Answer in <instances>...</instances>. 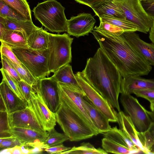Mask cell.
I'll list each match as a JSON object with an SVG mask.
<instances>
[{"label":"cell","instance_id":"6da1fadb","mask_svg":"<svg viewBox=\"0 0 154 154\" xmlns=\"http://www.w3.org/2000/svg\"><path fill=\"white\" fill-rule=\"evenodd\" d=\"M82 72L87 81L114 109L121 111L118 99L122 77L100 47L93 57L88 59Z\"/></svg>","mask_w":154,"mask_h":154},{"label":"cell","instance_id":"7a4b0ae2","mask_svg":"<svg viewBox=\"0 0 154 154\" xmlns=\"http://www.w3.org/2000/svg\"><path fill=\"white\" fill-rule=\"evenodd\" d=\"M92 32L100 48L116 67L122 77L148 75L152 70V66L122 35L110 39L95 31Z\"/></svg>","mask_w":154,"mask_h":154},{"label":"cell","instance_id":"3957f363","mask_svg":"<svg viewBox=\"0 0 154 154\" xmlns=\"http://www.w3.org/2000/svg\"><path fill=\"white\" fill-rule=\"evenodd\" d=\"M55 113L57 122L71 141L77 142L99 134L76 111L61 100Z\"/></svg>","mask_w":154,"mask_h":154},{"label":"cell","instance_id":"277c9868","mask_svg":"<svg viewBox=\"0 0 154 154\" xmlns=\"http://www.w3.org/2000/svg\"><path fill=\"white\" fill-rule=\"evenodd\" d=\"M65 10L57 1L47 0L38 3L32 11L36 19L48 30L60 33L67 30Z\"/></svg>","mask_w":154,"mask_h":154},{"label":"cell","instance_id":"5b68a950","mask_svg":"<svg viewBox=\"0 0 154 154\" xmlns=\"http://www.w3.org/2000/svg\"><path fill=\"white\" fill-rule=\"evenodd\" d=\"M73 38L67 33H49L48 45V67L54 73L72 61L71 45Z\"/></svg>","mask_w":154,"mask_h":154},{"label":"cell","instance_id":"8992f818","mask_svg":"<svg viewBox=\"0 0 154 154\" xmlns=\"http://www.w3.org/2000/svg\"><path fill=\"white\" fill-rule=\"evenodd\" d=\"M12 50L21 63L38 81L48 77V49L36 50L29 48H12Z\"/></svg>","mask_w":154,"mask_h":154},{"label":"cell","instance_id":"52a82bcc","mask_svg":"<svg viewBox=\"0 0 154 154\" xmlns=\"http://www.w3.org/2000/svg\"><path fill=\"white\" fill-rule=\"evenodd\" d=\"M123 11L126 19L139 27V32L147 34L153 20L147 14L140 0H111Z\"/></svg>","mask_w":154,"mask_h":154},{"label":"cell","instance_id":"ba28073f","mask_svg":"<svg viewBox=\"0 0 154 154\" xmlns=\"http://www.w3.org/2000/svg\"><path fill=\"white\" fill-rule=\"evenodd\" d=\"M120 102L125 111L130 117L136 130L143 132L149 127L152 121L147 110L131 94H121Z\"/></svg>","mask_w":154,"mask_h":154},{"label":"cell","instance_id":"9c48e42d","mask_svg":"<svg viewBox=\"0 0 154 154\" xmlns=\"http://www.w3.org/2000/svg\"><path fill=\"white\" fill-rule=\"evenodd\" d=\"M80 87L92 103L105 115L110 122H118V113L108 102L85 78L82 72L75 74Z\"/></svg>","mask_w":154,"mask_h":154},{"label":"cell","instance_id":"30bf717a","mask_svg":"<svg viewBox=\"0 0 154 154\" xmlns=\"http://www.w3.org/2000/svg\"><path fill=\"white\" fill-rule=\"evenodd\" d=\"M27 103L45 131L49 132L54 128L57 122L55 113L45 104L36 86Z\"/></svg>","mask_w":154,"mask_h":154},{"label":"cell","instance_id":"8fae6325","mask_svg":"<svg viewBox=\"0 0 154 154\" xmlns=\"http://www.w3.org/2000/svg\"><path fill=\"white\" fill-rule=\"evenodd\" d=\"M47 107L55 113L60 105L58 82L52 77L39 79L36 86Z\"/></svg>","mask_w":154,"mask_h":154},{"label":"cell","instance_id":"7c38bea8","mask_svg":"<svg viewBox=\"0 0 154 154\" xmlns=\"http://www.w3.org/2000/svg\"><path fill=\"white\" fill-rule=\"evenodd\" d=\"M96 20L91 14L82 13L67 20V32L69 35L79 38L88 35L94 30Z\"/></svg>","mask_w":154,"mask_h":154},{"label":"cell","instance_id":"4fadbf2b","mask_svg":"<svg viewBox=\"0 0 154 154\" xmlns=\"http://www.w3.org/2000/svg\"><path fill=\"white\" fill-rule=\"evenodd\" d=\"M8 119L10 127L26 128L40 131H45L28 106L24 109L8 114Z\"/></svg>","mask_w":154,"mask_h":154},{"label":"cell","instance_id":"5bb4252c","mask_svg":"<svg viewBox=\"0 0 154 154\" xmlns=\"http://www.w3.org/2000/svg\"><path fill=\"white\" fill-rule=\"evenodd\" d=\"M6 134L17 138L22 145L29 143L42 144L48 136V132L46 131H40L30 128L17 127H11Z\"/></svg>","mask_w":154,"mask_h":154},{"label":"cell","instance_id":"9a60e30c","mask_svg":"<svg viewBox=\"0 0 154 154\" xmlns=\"http://www.w3.org/2000/svg\"><path fill=\"white\" fill-rule=\"evenodd\" d=\"M122 35L152 66H154V44L142 40L135 32H124Z\"/></svg>","mask_w":154,"mask_h":154},{"label":"cell","instance_id":"2e32d148","mask_svg":"<svg viewBox=\"0 0 154 154\" xmlns=\"http://www.w3.org/2000/svg\"><path fill=\"white\" fill-rule=\"evenodd\" d=\"M82 105L100 134L108 131L111 128L110 121L105 115L97 108L86 96L81 95Z\"/></svg>","mask_w":154,"mask_h":154},{"label":"cell","instance_id":"e0dca14e","mask_svg":"<svg viewBox=\"0 0 154 154\" xmlns=\"http://www.w3.org/2000/svg\"><path fill=\"white\" fill-rule=\"evenodd\" d=\"M0 99L8 114L24 109L27 103L20 99L2 79L0 84Z\"/></svg>","mask_w":154,"mask_h":154},{"label":"cell","instance_id":"ac0fdd59","mask_svg":"<svg viewBox=\"0 0 154 154\" xmlns=\"http://www.w3.org/2000/svg\"><path fill=\"white\" fill-rule=\"evenodd\" d=\"M140 76H130L122 77L120 93L131 94L137 91L154 89V79H146Z\"/></svg>","mask_w":154,"mask_h":154},{"label":"cell","instance_id":"d6986e66","mask_svg":"<svg viewBox=\"0 0 154 154\" xmlns=\"http://www.w3.org/2000/svg\"><path fill=\"white\" fill-rule=\"evenodd\" d=\"M0 41L2 44L11 48H29L27 38L23 32L7 29L1 23Z\"/></svg>","mask_w":154,"mask_h":154},{"label":"cell","instance_id":"ffe728a7","mask_svg":"<svg viewBox=\"0 0 154 154\" xmlns=\"http://www.w3.org/2000/svg\"><path fill=\"white\" fill-rule=\"evenodd\" d=\"M118 122L119 129L121 130L137 146L140 151L147 154L140 142L136 130L130 117L126 115L123 111H120L118 113Z\"/></svg>","mask_w":154,"mask_h":154},{"label":"cell","instance_id":"44dd1931","mask_svg":"<svg viewBox=\"0 0 154 154\" xmlns=\"http://www.w3.org/2000/svg\"><path fill=\"white\" fill-rule=\"evenodd\" d=\"M91 8L99 17L103 15L126 19L122 10L111 0H104Z\"/></svg>","mask_w":154,"mask_h":154},{"label":"cell","instance_id":"7402d4cb","mask_svg":"<svg viewBox=\"0 0 154 154\" xmlns=\"http://www.w3.org/2000/svg\"><path fill=\"white\" fill-rule=\"evenodd\" d=\"M49 34L42 27H38L27 38L29 48L36 50L48 49Z\"/></svg>","mask_w":154,"mask_h":154},{"label":"cell","instance_id":"603a6c76","mask_svg":"<svg viewBox=\"0 0 154 154\" xmlns=\"http://www.w3.org/2000/svg\"><path fill=\"white\" fill-rule=\"evenodd\" d=\"M0 23L7 29L23 32L27 38L38 27L34 24L32 21H20L1 16Z\"/></svg>","mask_w":154,"mask_h":154},{"label":"cell","instance_id":"cb8c5ba5","mask_svg":"<svg viewBox=\"0 0 154 154\" xmlns=\"http://www.w3.org/2000/svg\"><path fill=\"white\" fill-rule=\"evenodd\" d=\"M51 76L57 82L67 84L75 89L82 91L69 64L66 65L54 72Z\"/></svg>","mask_w":154,"mask_h":154},{"label":"cell","instance_id":"d4e9b609","mask_svg":"<svg viewBox=\"0 0 154 154\" xmlns=\"http://www.w3.org/2000/svg\"><path fill=\"white\" fill-rule=\"evenodd\" d=\"M102 134L104 137L112 140L122 146L133 150L140 151L131 140L116 126L111 128L108 131Z\"/></svg>","mask_w":154,"mask_h":154},{"label":"cell","instance_id":"484cf974","mask_svg":"<svg viewBox=\"0 0 154 154\" xmlns=\"http://www.w3.org/2000/svg\"><path fill=\"white\" fill-rule=\"evenodd\" d=\"M102 146L103 149L108 153L131 154L137 153L139 152L132 150L104 137L102 140Z\"/></svg>","mask_w":154,"mask_h":154},{"label":"cell","instance_id":"4316f807","mask_svg":"<svg viewBox=\"0 0 154 154\" xmlns=\"http://www.w3.org/2000/svg\"><path fill=\"white\" fill-rule=\"evenodd\" d=\"M139 140L148 154H154V121L146 131L137 133Z\"/></svg>","mask_w":154,"mask_h":154},{"label":"cell","instance_id":"83f0119b","mask_svg":"<svg viewBox=\"0 0 154 154\" xmlns=\"http://www.w3.org/2000/svg\"><path fill=\"white\" fill-rule=\"evenodd\" d=\"M100 20L106 22L123 29L125 32L139 31L138 26L134 23L126 19L116 18L103 15L99 17Z\"/></svg>","mask_w":154,"mask_h":154},{"label":"cell","instance_id":"f1b7e54d","mask_svg":"<svg viewBox=\"0 0 154 154\" xmlns=\"http://www.w3.org/2000/svg\"><path fill=\"white\" fill-rule=\"evenodd\" d=\"M1 57L6 60L14 68L21 80L24 81L33 87L37 85L38 81L34 78L24 65L22 63V66H19L3 55H1Z\"/></svg>","mask_w":154,"mask_h":154},{"label":"cell","instance_id":"f546056e","mask_svg":"<svg viewBox=\"0 0 154 154\" xmlns=\"http://www.w3.org/2000/svg\"><path fill=\"white\" fill-rule=\"evenodd\" d=\"M100 21L99 26H96L94 31L111 39L121 35L125 32L122 29L106 22Z\"/></svg>","mask_w":154,"mask_h":154},{"label":"cell","instance_id":"4dcf8cb0","mask_svg":"<svg viewBox=\"0 0 154 154\" xmlns=\"http://www.w3.org/2000/svg\"><path fill=\"white\" fill-rule=\"evenodd\" d=\"M108 153L103 149L96 148L89 143L83 142L80 146H74L68 150L61 153L62 154H107Z\"/></svg>","mask_w":154,"mask_h":154},{"label":"cell","instance_id":"1f68e13d","mask_svg":"<svg viewBox=\"0 0 154 154\" xmlns=\"http://www.w3.org/2000/svg\"><path fill=\"white\" fill-rule=\"evenodd\" d=\"M28 20L32 21V13L27 0H1Z\"/></svg>","mask_w":154,"mask_h":154},{"label":"cell","instance_id":"d6a6232c","mask_svg":"<svg viewBox=\"0 0 154 154\" xmlns=\"http://www.w3.org/2000/svg\"><path fill=\"white\" fill-rule=\"evenodd\" d=\"M48 132V136L43 143L44 149L63 144L69 140V138L64 133L57 132L54 129Z\"/></svg>","mask_w":154,"mask_h":154},{"label":"cell","instance_id":"836d02e7","mask_svg":"<svg viewBox=\"0 0 154 154\" xmlns=\"http://www.w3.org/2000/svg\"><path fill=\"white\" fill-rule=\"evenodd\" d=\"M0 16L20 21L28 20L17 11L1 0H0Z\"/></svg>","mask_w":154,"mask_h":154},{"label":"cell","instance_id":"e575fe53","mask_svg":"<svg viewBox=\"0 0 154 154\" xmlns=\"http://www.w3.org/2000/svg\"><path fill=\"white\" fill-rule=\"evenodd\" d=\"M0 70L3 77V79L4 80L9 86L20 99L27 103L25 100L20 92L18 85L17 82L12 78L7 72L3 68H2Z\"/></svg>","mask_w":154,"mask_h":154},{"label":"cell","instance_id":"d590c367","mask_svg":"<svg viewBox=\"0 0 154 154\" xmlns=\"http://www.w3.org/2000/svg\"><path fill=\"white\" fill-rule=\"evenodd\" d=\"M0 149L1 150L21 146L22 143L17 138L12 136L0 137Z\"/></svg>","mask_w":154,"mask_h":154},{"label":"cell","instance_id":"8d00e7d4","mask_svg":"<svg viewBox=\"0 0 154 154\" xmlns=\"http://www.w3.org/2000/svg\"><path fill=\"white\" fill-rule=\"evenodd\" d=\"M17 84L21 94L27 103L30 99L31 92L34 90V87L23 80L18 82Z\"/></svg>","mask_w":154,"mask_h":154},{"label":"cell","instance_id":"74e56055","mask_svg":"<svg viewBox=\"0 0 154 154\" xmlns=\"http://www.w3.org/2000/svg\"><path fill=\"white\" fill-rule=\"evenodd\" d=\"M0 52L1 55L5 56L13 63L22 66V63L13 51L11 48L1 44Z\"/></svg>","mask_w":154,"mask_h":154},{"label":"cell","instance_id":"f35d334b","mask_svg":"<svg viewBox=\"0 0 154 154\" xmlns=\"http://www.w3.org/2000/svg\"><path fill=\"white\" fill-rule=\"evenodd\" d=\"M2 68L5 70L8 74L17 82L21 79L16 70L6 60L1 57Z\"/></svg>","mask_w":154,"mask_h":154},{"label":"cell","instance_id":"ab89813d","mask_svg":"<svg viewBox=\"0 0 154 154\" xmlns=\"http://www.w3.org/2000/svg\"><path fill=\"white\" fill-rule=\"evenodd\" d=\"M133 94L137 97L147 100L150 102L154 101V89L137 91H134Z\"/></svg>","mask_w":154,"mask_h":154},{"label":"cell","instance_id":"60d3db41","mask_svg":"<svg viewBox=\"0 0 154 154\" xmlns=\"http://www.w3.org/2000/svg\"><path fill=\"white\" fill-rule=\"evenodd\" d=\"M71 148L65 146L62 144L46 148L44 149V151L50 154H61L63 152L70 149Z\"/></svg>","mask_w":154,"mask_h":154},{"label":"cell","instance_id":"b9f144b4","mask_svg":"<svg viewBox=\"0 0 154 154\" xmlns=\"http://www.w3.org/2000/svg\"><path fill=\"white\" fill-rule=\"evenodd\" d=\"M0 154H23L21 146L4 149L1 150Z\"/></svg>","mask_w":154,"mask_h":154},{"label":"cell","instance_id":"7bdbcfd3","mask_svg":"<svg viewBox=\"0 0 154 154\" xmlns=\"http://www.w3.org/2000/svg\"><path fill=\"white\" fill-rule=\"evenodd\" d=\"M79 4L87 5L91 8L104 0H74Z\"/></svg>","mask_w":154,"mask_h":154},{"label":"cell","instance_id":"ee69618b","mask_svg":"<svg viewBox=\"0 0 154 154\" xmlns=\"http://www.w3.org/2000/svg\"><path fill=\"white\" fill-rule=\"evenodd\" d=\"M146 8H144L148 15L154 20V2L150 4H146Z\"/></svg>","mask_w":154,"mask_h":154},{"label":"cell","instance_id":"f6af8a7d","mask_svg":"<svg viewBox=\"0 0 154 154\" xmlns=\"http://www.w3.org/2000/svg\"><path fill=\"white\" fill-rule=\"evenodd\" d=\"M44 151V149L42 146H34L29 149V154H41Z\"/></svg>","mask_w":154,"mask_h":154},{"label":"cell","instance_id":"bcb514c9","mask_svg":"<svg viewBox=\"0 0 154 154\" xmlns=\"http://www.w3.org/2000/svg\"><path fill=\"white\" fill-rule=\"evenodd\" d=\"M149 38L152 42L154 44V20L149 31Z\"/></svg>","mask_w":154,"mask_h":154},{"label":"cell","instance_id":"7dc6e473","mask_svg":"<svg viewBox=\"0 0 154 154\" xmlns=\"http://www.w3.org/2000/svg\"><path fill=\"white\" fill-rule=\"evenodd\" d=\"M147 112L152 121H154V111H148Z\"/></svg>","mask_w":154,"mask_h":154},{"label":"cell","instance_id":"c3c4849f","mask_svg":"<svg viewBox=\"0 0 154 154\" xmlns=\"http://www.w3.org/2000/svg\"><path fill=\"white\" fill-rule=\"evenodd\" d=\"M141 2H145L147 4H150L154 2V0H140Z\"/></svg>","mask_w":154,"mask_h":154},{"label":"cell","instance_id":"681fc988","mask_svg":"<svg viewBox=\"0 0 154 154\" xmlns=\"http://www.w3.org/2000/svg\"><path fill=\"white\" fill-rule=\"evenodd\" d=\"M150 109L152 111H154V101L150 102Z\"/></svg>","mask_w":154,"mask_h":154}]
</instances>
